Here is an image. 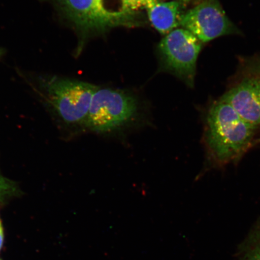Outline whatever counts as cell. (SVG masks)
<instances>
[{
    "label": "cell",
    "mask_w": 260,
    "mask_h": 260,
    "mask_svg": "<svg viewBox=\"0 0 260 260\" xmlns=\"http://www.w3.org/2000/svg\"><path fill=\"white\" fill-rule=\"evenodd\" d=\"M256 130L229 104L219 100L207 113L205 142L213 160L226 165L237 160L248 150Z\"/></svg>",
    "instance_id": "obj_1"
},
{
    "label": "cell",
    "mask_w": 260,
    "mask_h": 260,
    "mask_svg": "<svg viewBox=\"0 0 260 260\" xmlns=\"http://www.w3.org/2000/svg\"><path fill=\"white\" fill-rule=\"evenodd\" d=\"M40 87L48 105L63 125L86 128L92 98L99 87L55 76L42 79Z\"/></svg>",
    "instance_id": "obj_2"
},
{
    "label": "cell",
    "mask_w": 260,
    "mask_h": 260,
    "mask_svg": "<svg viewBox=\"0 0 260 260\" xmlns=\"http://www.w3.org/2000/svg\"><path fill=\"white\" fill-rule=\"evenodd\" d=\"M84 36L100 34L118 26L132 24L135 13L114 12L102 0H47Z\"/></svg>",
    "instance_id": "obj_3"
},
{
    "label": "cell",
    "mask_w": 260,
    "mask_h": 260,
    "mask_svg": "<svg viewBox=\"0 0 260 260\" xmlns=\"http://www.w3.org/2000/svg\"><path fill=\"white\" fill-rule=\"evenodd\" d=\"M137 100L121 90L99 88L92 98L86 128L99 133L115 132L135 118Z\"/></svg>",
    "instance_id": "obj_4"
},
{
    "label": "cell",
    "mask_w": 260,
    "mask_h": 260,
    "mask_svg": "<svg viewBox=\"0 0 260 260\" xmlns=\"http://www.w3.org/2000/svg\"><path fill=\"white\" fill-rule=\"evenodd\" d=\"M202 44L186 29H174L159 44V53L164 68L180 78L188 86L193 87L197 61Z\"/></svg>",
    "instance_id": "obj_5"
},
{
    "label": "cell",
    "mask_w": 260,
    "mask_h": 260,
    "mask_svg": "<svg viewBox=\"0 0 260 260\" xmlns=\"http://www.w3.org/2000/svg\"><path fill=\"white\" fill-rule=\"evenodd\" d=\"M179 26L189 31L202 43L222 36L242 34L228 17L219 0H203L183 13Z\"/></svg>",
    "instance_id": "obj_6"
},
{
    "label": "cell",
    "mask_w": 260,
    "mask_h": 260,
    "mask_svg": "<svg viewBox=\"0 0 260 260\" xmlns=\"http://www.w3.org/2000/svg\"><path fill=\"white\" fill-rule=\"evenodd\" d=\"M219 100L229 104L253 128H260V78H245Z\"/></svg>",
    "instance_id": "obj_7"
},
{
    "label": "cell",
    "mask_w": 260,
    "mask_h": 260,
    "mask_svg": "<svg viewBox=\"0 0 260 260\" xmlns=\"http://www.w3.org/2000/svg\"><path fill=\"white\" fill-rule=\"evenodd\" d=\"M180 1L162 2L146 9L149 21L160 34L167 35L176 28L183 15Z\"/></svg>",
    "instance_id": "obj_8"
},
{
    "label": "cell",
    "mask_w": 260,
    "mask_h": 260,
    "mask_svg": "<svg viewBox=\"0 0 260 260\" xmlns=\"http://www.w3.org/2000/svg\"><path fill=\"white\" fill-rule=\"evenodd\" d=\"M239 256L240 260H260V222L240 246Z\"/></svg>",
    "instance_id": "obj_9"
},
{
    "label": "cell",
    "mask_w": 260,
    "mask_h": 260,
    "mask_svg": "<svg viewBox=\"0 0 260 260\" xmlns=\"http://www.w3.org/2000/svg\"><path fill=\"white\" fill-rule=\"evenodd\" d=\"M165 1V0H121L122 11L135 13V11L140 9H147L156 3Z\"/></svg>",
    "instance_id": "obj_10"
},
{
    "label": "cell",
    "mask_w": 260,
    "mask_h": 260,
    "mask_svg": "<svg viewBox=\"0 0 260 260\" xmlns=\"http://www.w3.org/2000/svg\"><path fill=\"white\" fill-rule=\"evenodd\" d=\"M243 63V73L246 78H260V56L247 58Z\"/></svg>",
    "instance_id": "obj_11"
},
{
    "label": "cell",
    "mask_w": 260,
    "mask_h": 260,
    "mask_svg": "<svg viewBox=\"0 0 260 260\" xmlns=\"http://www.w3.org/2000/svg\"><path fill=\"white\" fill-rule=\"evenodd\" d=\"M17 187L14 182L3 177L0 174V202L16 194Z\"/></svg>",
    "instance_id": "obj_12"
},
{
    "label": "cell",
    "mask_w": 260,
    "mask_h": 260,
    "mask_svg": "<svg viewBox=\"0 0 260 260\" xmlns=\"http://www.w3.org/2000/svg\"><path fill=\"white\" fill-rule=\"evenodd\" d=\"M3 242H4V233H3L2 223L0 222V251L2 248Z\"/></svg>",
    "instance_id": "obj_13"
},
{
    "label": "cell",
    "mask_w": 260,
    "mask_h": 260,
    "mask_svg": "<svg viewBox=\"0 0 260 260\" xmlns=\"http://www.w3.org/2000/svg\"><path fill=\"white\" fill-rule=\"evenodd\" d=\"M3 54V51L2 50V49H0V57L2 56V55Z\"/></svg>",
    "instance_id": "obj_14"
},
{
    "label": "cell",
    "mask_w": 260,
    "mask_h": 260,
    "mask_svg": "<svg viewBox=\"0 0 260 260\" xmlns=\"http://www.w3.org/2000/svg\"><path fill=\"white\" fill-rule=\"evenodd\" d=\"M102 2H103V0H102Z\"/></svg>",
    "instance_id": "obj_15"
},
{
    "label": "cell",
    "mask_w": 260,
    "mask_h": 260,
    "mask_svg": "<svg viewBox=\"0 0 260 260\" xmlns=\"http://www.w3.org/2000/svg\"><path fill=\"white\" fill-rule=\"evenodd\" d=\"M0 222H1V221H0Z\"/></svg>",
    "instance_id": "obj_16"
},
{
    "label": "cell",
    "mask_w": 260,
    "mask_h": 260,
    "mask_svg": "<svg viewBox=\"0 0 260 260\" xmlns=\"http://www.w3.org/2000/svg\"><path fill=\"white\" fill-rule=\"evenodd\" d=\"M0 260H1V259H0Z\"/></svg>",
    "instance_id": "obj_17"
}]
</instances>
